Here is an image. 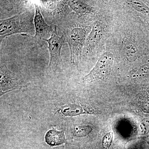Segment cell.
<instances>
[{"instance_id": "cell-13", "label": "cell", "mask_w": 149, "mask_h": 149, "mask_svg": "<svg viewBox=\"0 0 149 149\" xmlns=\"http://www.w3.org/2000/svg\"><path fill=\"white\" fill-rule=\"evenodd\" d=\"M129 6L140 13L147 14L149 13V9L145 4L139 1H126Z\"/></svg>"}, {"instance_id": "cell-1", "label": "cell", "mask_w": 149, "mask_h": 149, "mask_svg": "<svg viewBox=\"0 0 149 149\" xmlns=\"http://www.w3.org/2000/svg\"><path fill=\"white\" fill-rule=\"evenodd\" d=\"M35 9L30 6L24 11L0 21V42L6 37L20 34L27 37L35 35L34 24Z\"/></svg>"}, {"instance_id": "cell-5", "label": "cell", "mask_w": 149, "mask_h": 149, "mask_svg": "<svg viewBox=\"0 0 149 149\" xmlns=\"http://www.w3.org/2000/svg\"><path fill=\"white\" fill-rule=\"evenodd\" d=\"M113 55L110 52L103 54L95 66L88 74L83 78L85 81H105L110 75L113 63Z\"/></svg>"}, {"instance_id": "cell-7", "label": "cell", "mask_w": 149, "mask_h": 149, "mask_svg": "<svg viewBox=\"0 0 149 149\" xmlns=\"http://www.w3.org/2000/svg\"><path fill=\"white\" fill-rule=\"evenodd\" d=\"M0 71L1 93H5L24 86L18 76L10 71L5 64L1 65Z\"/></svg>"}, {"instance_id": "cell-9", "label": "cell", "mask_w": 149, "mask_h": 149, "mask_svg": "<svg viewBox=\"0 0 149 149\" xmlns=\"http://www.w3.org/2000/svg\"><path fill=\"white\" fill-rule=\"evenodd\" d=\"M45 139L47 144L51 146L63 145L66 142L64 132L58 131L54 128L49 130L46 133Z\"/></svg>"}, {"instance_id": "cell-4", "label": "cell", "mask_w": 149, "mask_h": 149, "mask_svg": "<svg viewBox=\"0 0 149 149\" xmlns=\"http://www.w3.org/2000/svg\"><path fill=\"white\" fill-rule=\"evenodd\" d=\"M56 25L50 37L45 40L48 44V49L50 54V61L48 68L51 70H58L61 69L63 65V61L62 59L61 52L62 48L66 43L63 35L59 37L58 35Z\"/></svg>"}, {"instance_id": "cell-10", "label": "cell", "mask_w": 149, "mask_h": 149, "mask_svg": "<svg viewBox=\"0 0 149 149\" xmlns=\"http://www.w3.org/2000/svg\"><path fill=\"white\" fill-rule=\"evenodd\" d=\"M123 53L125 58L130 62L136 61L139 56L138 46L133 42H127L124 45Z\"/></svg>"}, {"instance_id": "cell-17", "label": "cell", "mask_w": 149, "mask_h": 149, "mask_svg": "<svg viewBox=\"0 0 149 149\" xmlns=\"http://www.w3.org/2000/svg\"><path fill=\"white\" fill-rule=\"evenodd\" d=\"M148 30H149V23L148 24Z\"/></svg>"}, {"instance_id": "cell-16", "label": "cell", "mask_w": 149, "mask_h": 149, "mask_svg": "<svg viewBox=\"0 0 149 149\" xmlns=\"http://www.w3.org/2000/svg\"><path fill=\"white\" fill-rule=\"evenodd\" d=\"M149 73V65H144L140 68L135 75L137 77H143Z\"/></svg>"}, {"instance_id": "cell-2", "label": "cell", "mask_w": 149, "mask_h": 149, "mask_svg": "<svg viewBox=\"0 0 149 149\" xmlns=\"http://www.w3.org/2000/svg\"><path fill=\"white\" fill-rule=\"evenodd\" d=\"M63 36L69 46L70 62L78 65L82 56V50L85 45L88 29L80 26H63Z\"/></svg>"}, {"instance_id": "cell-14", "label": "cell", "mask_w": 149, "mask_h": 149, "mask_svg": "<svg viewBox=\"0 0 149 149\" xmlns=\"http://www.w3.org/2000/svg\"><path fill=\"white\" fill-rule=\"evenodd\" d=\"M92 128L89 126H80L76 128L75 133L76 136L82 137L89 134Z\"/></svg>"}, {"instance_id": "cell-6", "label": "cell", "mask_w": 149, "mask_h": 149, "mask_svg": "<svg viewBox=\"0 0 149 149\" xmlns=\"http://www.w3.org/2000/svg\"><path fill=\"white\" fill-rule=\"evenodd\" d=\"M35 13L34 18L35 27V35L34 38L35 43L40 47L44 45L45 40L50 37L54 28L49 25L41 13L40 7L35 3Z\"/></svg>"}, {"instance_id": "cell-11", "label": "cell", "mask_w": 149, "mask_h": 149, "mask_svg": "<svg viewBox=\"0 0 149 149\" xmlns=\"http://www.w3.org/2000/svg\"><path fill=\"white\" fill-rule=\"evenodd\" d=\"M70 8L80 15H84L89 10V6L85 1H66Z\"/></svg>"}, {"instance_id": "cell-15", "label": "cell", "mask_w": 149, "mask_h": 149, "mask_svg": "<svg viewBox=\"0 0 149 149\" xmlns=\"http://www.w3.org/2000/svg\"><path fill=\"white\" fill-rule=\"evenodd\" d=\"M113 134L112 132L107 133L104 137L103 140L102 145L105 149H108L111 145L112 140Z\"/></svg>"}, {"instance_id": "cell-8", "label": "cell", "mask_w": 149, "mask_h": 149, "mask_svg": "<svg viewBox=\"0 0 149 149\" xmlns=\"http://www.w3.org/2000/svg\"><path fill=\"white\" fill-rule=\"evenodd\" d=\"M105 24L102 22L97 21L93 23L92 30L85 42V49L87 53H91L98 46L102 39Z\"/></svg>"}, {"instance_id": "cell-12", "label": "cell", "mask_w": 149, "mask_h": 149, "mask_svg": "<svg viewBox=\"0 0 149 149\" xmlns=\"http://www.w3.org/2000/svg\"><path fill=\"white\" fill-rule=\"evenodd\" d=\"M61 111L63 114L68 116H73L83 113H89L88 111L83 109L82 107L75 105L62 107Z\"/></svg>"}, {"instance_id": "cell-3", "label": "cell", "mask_w": 149, "mask_h": 149, "mask_svg": "<svg viewBox=\"0 0 149 149\" xmlns=\"http://www.w3.org/2000/svg\"><path fill=\"white\" fill-rule=\"evenodd\" d=\"M40 2L43 14L47 20L60 25L65 22L70 8L66 1H42Z\"/></svg>"}]
</instances>
